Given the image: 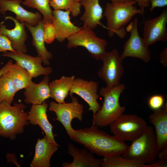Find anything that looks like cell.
Wrapping results in <instances>:
<instances>
[{
  "mask_svg": "<svg viewBox=\"0 0 167 167\" xmlns=\"http://www.w3.org/2000/svg\"><path fill=\"white\" fill-rule=\"evenodd\" d=\"M92 125L88 128L75 130L70 138L93 153L105 156L122 155L128 146L114 136L110 135Z\"/></svg>",
  "mask_w": 167,
  "mask_h": 167,
  "instance_id": "6da1fadb",
  "label": "cell"
},
{
  "mask_svg": "<svg viewBox=\"0 0 167 167\" xmlns=\"http://www.w3.org/2000/svg\"><path fill=\"white\" fill-rule=\"evenodd\" d=\"M26 106L22 103L11 104L4 101L0 103V137L14 140L22 134L29 124Z\"/></svg>",
  "mask_w": 167,
  "mask_h": 167,
  "instance_id": "7a4b0ae2",
  "label": "cell"
},
{
  "mask_svg": "<svg viewBox=\"0 0 167 167\" xmlns=\"http://www.w3.org/2000/svg\"><path fill=\"white\" fill-rule=\"evenodd\" d=\"M135 3L113 2L106 4L104 15L107 20L108 34L110 37L117 35L122 39L126 34L124 26L137 14L143 15L144 9L138 8Z\"/></svg>",
  "mask_w": 167,
  "mask_h": 167,
  "instance_id": "3957f363",
  "label": "cell"
},
{
  "mask_svg": "<svg viewBox=\"0 0 167 167\" xmlns=\"http://www.w3.org/2000/svg\"><path fill=\"white\" fill-rule=\"evenodd\" d=\"M122 84L112 87H102L99 93L104 101L100 110L93 115L92 125L103 127L109 126L124 112L125 108L119 103V99L125 89Z\"/></svg>",
  "mask_w": 167,
  "mask_h": 167,
  "instance_id": "277c9868",
  "label": "cell"
},
{
  "mask_svg": "<svg viewBox=\"0 0 167 167\" xmlns=\"http://www.w3.org/2000/svg\"><path fill=\"white\" fill-rule=\"evenodd\" d=\"M159 152L155 131L152 126H147L143 133L132 141L121 156L150 164L156 161Z\"/></svg>",
  "mask_w": 167,
  "mask_h": 167,
  "instance_id": "5b68a950",
  "label": "cell"
},
{
  "mask_svg": "<svg viewBox=\"0 0 167 167\" xmlns=\"http://www.w3.org/2000/svg\"><path fill=\"white\" fill-rule=\"evenodd\" d=\"M109 126L117 139L132 142L143 133L147 125L144 119L136 115L122 114Z\"/></svg>",
  "mask_w": 167,
  "mask_h": 167,
  "instance_id": "8992f818",
  "label": "cell"
},
{
  "mask_svg": "<svg viewBox=\"0 0 167 167\" xmlns=\"http://www.w3.org/2000/svg\"><path fill=\"white\" fill-rule=\"evenodd\" d=\"M67 39L66 46L68 49L83 47L92 58L96 60H101L106 52V41L98 37L92 29L83 26L79 31Z\"/></svg>",
  "mask_w": 167,
  "mask_h": 167,
  "instance_id": "52a82bcc",
  "label": "cell"
},
{
  "mask_svg": "<svg viewBox=\"0 0 167 167\" xmlns=\"http://www.w3.org/2000/svg\"><path fill=\"white\" fill-rule=\"evenodd\" d=\"M72 101L66 103H58L54 101L50 102L49 109L54 112L57 118L55 119L61 123L71 138L75 129L72 127L71 122L74 118L82 121L83 119L84 105L79 103L76 97L71 96Z\"/></svg>",
  "mask_w": 167,
  "mask_h": 167,
  "instance_id": "ba28073f",
  "label": "cell"
},
{
  "mask_svg": "<svg viewBox=\"0 0 167 167\" xmlns=\"http://www.w3.org/2000/svg\"><path fill=\"white\" fill-rule=\"evenodd\" d=\"M103 65L98 72V77L107 84L106 87L112 88L120 84L124 72L122 60L117 49H113L106 52L101 59Z\"/></svg>",
  "mask_w": 167,
  "mask_h": 167,
  "instance_id": "9c48e42d",
  "label": "cell"
},
{
  "mask_svg": "<svg viewBox=\"0 0 167 167\" xmlns=\"http://www.w3.org/2000/svg\"><path fill=\"white\" fill-rule=\"evenodd\" d=\"M138 24V19L135 18L127 27L126 30L130 32V35L124 44L120 57L122 61L128 57L137 58L147 63L151 59V53L144 39L139 35Z\"/></svg>",
  "mask_w": 167,
  "mask_h": 167,
  "instance_id": "30bf717a",
  "label": "cell"
},
{
  "mask_svg": "<svg viewBox=\"0 0 167 167\" xmlns=\"http://www.w3.org/2000/svg\"><path fill=\"white\" fill-rule=\"evenodd\" d=\"M98 88L97 82L77 78L75 79L69 94L71 96L75 94L81 97L88 105V110L92 111L94 115L101 107L97 101L99 97L98 94Z\"/></svg>",
  "mask_w": 167,
  "mask_h": 167,
  "instance_id": "8fae6325",
  "label": "cell"
},
{
  "mask_svg": "<svg viewBox=\"0 0 167 167\" xmlns=\"http://www.w3.org/2000/svg\"><path fill=\"white\" fill-rule=\"evenodd\" d=\"M167 9H164L159 16L144 21L143 25V38L147 45L167 40Z\"/></svg>",
  "mask_w": 167,
  "mask_h": 167,
  "instance_id": "7c38bea8",
  "label": "cell"
},
{
  "mask_svg": "<svg viewBox=\"0 0 167 167\" xmlns=\"http://www.w3.org/2000/svg\"><path fill=\"white\" fill-rule=\"evenodd\" d=\"M2 55L15 60L19 65L26 69L33 78L42 75H48L52 72V69L50 66H42V58L38 55L34 57L25 53L10 51L3 52Z\"/></svg>",
  "mask_w": 167,
  "mask_h": 167,
  "instance_id": "4fadbf2b",
  "label": "cell"
},
{
  "mask_svg": "<svg viewBox=\"0 0 167 167\" xmlns=\"http://www.w3.org/2000/svg\"><path fill=\"white\" fill-rule=\"evenodd\" d=\"M49 105L45 101L41 104L32 105L28 113L29 123L38 125L44 132L45 136L51 143L59 147L55 141L53 132V126L49 121L47 114Z\"/></svg>",
  "mask_w": 167,
  "mask_h": 167,
  "instance_id": "5bb4252c",
  "label": "cell"
},
{
  "mask_svg": "<svg viewBox=\"0 0 167 167\" xmlns=\"http://www.w3.org/2000/svg\"><path fill=\"white\" fill-rule=\"evenodd\" d=\"M5 20L10 19L13 21L14 28L10 30L6 25L0 24V33L6 36L10 40L13 49L16 52L25 53L27 51L25 42L27 38V34L25 30V22H20L16 18L11 16L5 17Z\"/></svg>",
  "mask_w": 167,
  "mask_h": 167,
  "instance_id": "9a60e30c",
  "label": "cell"
},
{
  "mask_svg": "<svg viewBox=\"0 0 167 167\" xmlns=\"http://www.w3.org/2000/svg\"><path fill=\"white\" fill-rule=\"evenodd\" d=\"M53 24L55 32V39L60 42L79 31L81 28L74 25L71 21L69 10L52 11Z\"/></svg>",
  "mask_w": 167,
  "mask_h": 167,
  "instance_id": "2e32d148",
  "label": "cell"
},
{
  "mask_svg": "<svg viewBox=\"0 0 167 167\" xmlns=\"http://www.w3.org/2000/svg\"><path fill=\"white\" fill-rule=\"evenodd\" d=\"M21 0H0V12L5 15L8 11L16 15V18L20 22H25L34 26L42 20L41 15L38 12L33 13L25 10L20 5Z\"/></svg>",
  "mask_w": 167,
  "mask_h": 167,
  "instance_id": "e0dca14e",
  "label": "cell"
},
{
  "mask_svg": "<svg viewBox=\"0 0 167 167\" xmlns=\"http://www.w3.org/2000/svg\"><path fill=\"white\" fill-rule=\"evenodd\" d=\"M68 152L73 157L72 162H64L63 167H99L102 159L96 158L93 153L86 149H79L71 143L68 145Z\"/></svg>",
  "mask_w": 167,
  "mask_h": 167,
  "instance_id": "ac0fdd59",
  "label": "cell"
},
{
  "mask_svg": "<svg viewBox=\"0 0 167 167\" xmlns=\"http://www.w3.org/2000/svg\"><path fill=\"white\" fill-rule=\"evenodd\" d=\"M49 80L48 75H46L39 83L31 81L23 92L24 102L27 104L40 105L50 97Z\"/></svg>",
  "mask_w": 167,
  "mask_h": 167,
  "instance_id": "d6986e66",
  "label": "cell"
},
{
  "mask_svg": "<svg viewBox=\"0 0 167 167\" xmlns=\"http://www.w3.org/2000/svg\"><path fill=\"white\" fill-rule=\"evenodd\" d=\"M154 126L159 151L167 147V104L161 108L154 110L149 117Z\"/></svg>",
  "mask_w": 167,
  "mask_h": 167,
  "instance_id": "ffe728a7",
  "label": "cell"
},
{
  "mask_svg": "<svg viewBox=\"0 0 167 167\" xmlns=\"http://www.w3.org/2000/svg\"><path fill=\"white\" fill-rule=\"evenodd\" d=\"M57 146L50 143L45 136L37 139L31 167H50L51 157L58 149Z\"/></svg>",
  "mask_w": 167,
  "mask_h": 167,
  "instance_id": "44dd1931",
  "label": "cell"
},
{
  "mask_svg": "<svg viewBox=\"0 0 167 167\" xmlns=\"http://www.w3.org/2000/svg\"><path fill=\"white\" fill-rule=\"evenodd\" d=\"M99 2V0H81L80 2L85 9L80 18L83 22V26L93 29L98 25L103 26L101 22L103 16V9Z\"/></svg>",
  "mask_w": 167,
  "mask_h": 167,
  "instance_id": "7402d4cb",
  "label": "cell"
},
{
  "mask_svg": "<svg viewBox=\"0 0 167 167\" xmlns=\"http://www.w3.org/2000/svg\"><path fill=\"white\" fill-rule=\"evenodd\" d=\"M25 26L29 31L32 37V45L35 47L38 56L41 57L43 63L45 66H49L53 55L48 51L45 47L44 37L43 23L42 20L37 25L33 26L25 22Z\"/></svg>",
  "mask_w": 167,
  "mask_h": 167,
  "instance_id": "603a6c76",
  "label": "cell"
},
{
  "mask_svg": "<svg viewBox=\"0 0 167 167\" xmlns=\"http://www.w3.org/2000/svg\"><path fill=\"white\" fill-rule=\"evenodd\" d=\"M75 78L74 75L63 76L49 83L50 97L57 103L65 102V100L69 94Z\"/></svg>",
  "mask_w": 167,
  "mask_h": 167,
  "instance_id": "cb8c5ba5",
  "label": "cell"
},
{
  "mask_svg": "<svg viewBox=\"0 0 167 167\" xmlns=\"http://www.w3.org/2000/svg\"><path fill=\"white\" fill-rule=\"evenodd\" d=\"M101 167H156L154 164H147L136 160L122 157L121 155L104 157Z\"/></svg>",
  "mask_w": 167,
  "mask_h": 167,
  "instance_id": "d4e9b609",
  "label": "cell"
},
{
  "mask_svg": "<svg viewBox=\"0 0 167 167\" xmlns=\"http://www.w3.org/2000/svg\"><path fill=\"white\" fill-rule=\"evenodd\" d=\"M8 72L17 92L26 88L32 81V76L16 62L12 64Z\"/></svg>",
  "mask_w": 167,
  "mask_h": 167,
  "instance_id": "484cf974",
  "label": "cell"
},
{
  "mask_svg": "<svg viewBox=\"0 0 167 167\" xmlns=\"http://www.w3.org/2000/svg\"><path fill=\"white\" fill-rule=\"evenodd\" d=\"M17 92L8 71L0 78V103L6 101L11 104Z\"/></svg>",
  "mask_w": 167,
  "mask_h": 167,
  "instance_id": "4316f807",
  "label": "cell"
},
{
  "mask_svg": "<svg viewBox=\"0 0 167 167\" xmlns=\"http://www.w3.org/2000/svg\"><path fill=\"white\" fill-rule=\"evenodd\" d=\"M51 0H26L22 2L23 5L28 7L38 10L42 15L43 23H52L53 15L49 6Z\"/></svg>",
  "mask_w": 167,
  "mask_h": 167,
  "instance_id": "83f0119b",
  "label": "cell"
},
{
  "mask_svg": "<svg viewBox=\"0 0 167 167\" xmlns=\"http://www.w3.org/2000/svg\"><path fill=\"white\" fill-rule=\"evenodd\" d=\"M49 6L54 10H69L73 17L77 16L81 12L80 2L73 0H51Z\"/></svg>",
  "mask_w": 167,
  "mask_h": 167,
  "instance_id": "f1b7e54d",
  "label": "cell"
},
{
  "mask_svg": "<svg viewBox=\"0 0 167 167\" xmlns=\"http://www.w3.org/2000/svg\"><path fill=\"white\" fill-rule=\"evenodd\" d=\"M44 37L45 42L47 44L52 43L55 39V32L52 23H43Z\"/></svg>",
  "mask_w": 167,
  "mask_h": 167,
  "instance_id": "f546056e",
  "label": "cell"
},
{
  "mask_svg": "<svg viewBox=\"0 0 167 167\" xmlns=\"http://www.w3.org/2000/svg\"><path fill=\"white\" fill-rule=\"evenodd\" d=\"M164 98L161 95H154L148 99V104L149 108L153 111L159 109L164 104Z\"/></svg>",
  "mask_w": 167,
  "mask_h": 167,
  "instance_id": "4dcf8cb0",
  "label": "cell"
},
{
  "mask_svg": "<svg viewBox=\"0 0 167 167\" xmlns=\"http://www.w3.org/2000/svg\"><path fill=\"white\" fill-rule=\"evenodd\" d=\"M7 51L16 52L13 48L9 39L0 32V52Z\"/></svg>",
  "mask_w": 167,
  "mask_h": 167,
  "instance_id": "1f68e13d",
  "label": "cell"
},
{
  "mask_svg": "<svg viewBox=\"0 0 167 167\" xmlns=\"http://www.w3.org/2000/svg\"><path fill=\"white\" fill-rule=\"evenodd\" d=\"M157 157L158 160L153 163L156 165L157 167H167V147L159 151Z\"/></svg>",
  "mask_w": 167,
  "mask_h": 167,
  "instance_id": "d6a6232c",
  "label": "cell"
},
{
  "mask_svg": "<svg viewBox=\"0 0 167 167\" xmlns=\"http://www.w3.org/2000/svg\"><path fill=\"white\" fill-rule=\"evenodd\" d=\"M151 5L150 10L152 11L156 7H161L167 6V0H149Z\"/></svg>",
  "mask_w": 167,
  "mask_h": 167,
  "instance_id": "836d02e7",
  "label": "cell"
},
{
  "mask_svg": "<svg viewBox=\"0 0 167 167\" xmlns=\"http://www.w3.org/2000/svg\"><path fill=\"white\" fill-rule=\"evenodd\" d=\"M160 62L163 66H167V48L166 47L162 51L160 55Z\"/></svg>",
  "mask_w": 167,
  "mask_h": 167,
  "instance_id": "e575fe53",
  "label": "cell"
},
{
  "mask_svg": "<svg viewBox=\"0 0 167 167\" xmlns=\"http://www.w3.org/2000/svg\"><path fill=\"white\" fill-rule=\"evenodd\" d=\"M12 63V60L10 59L0 69V78L2 75L10 70Z\"/></svg>",
  "mask_w": 167,
  "mask_h": 167,
  "instance_id": "d590c367",
  "label": "cell"
},
{
  "mask_svg": "<svg viewBox=\"0 0 167 167\" xmlns=\"http://www.w3.org/2000/svg\"><path fill=\"white\" fill-rule=\"evenodd\" d=\"M137 3L140 8L144 9L150 6L149 0H135Z\"/></svg>",
  "mask_w": 167,
  "mask_h": 167,
  "instance_id": "8d00e7d4",
  "label": "cell"
},
{
  "mask_svg": "<svg viewBox=\"0 0 167 167\" xmlns=\"http://www.w3.org/2000/svg\"><path fill=\"white\" fill-rule=\"evenodd\" d=\"M112 2L121 3H136L135 0H110Z\"/></svg>",
  "mask_w": 167,
  "mask_h": 167,
  "instance_id": "74e56055",
  "label": "cell"
},
{
  "mask_svg": "<svg viewBox=\"0 0 167 167\" xmlns=\"http://www.w3.org/2000/svg\"><path fill=\"white\" fill-rule=\"evenodd\" d=\"M75 2H80L81 0H73Z\"/></svg>",
  "mask_w": 167,
  "mask_h": 167,
  "instance_id": "f35d334b",
  "label": "cell"
},
{
  "mask_svg": "<svg viewBox=\"0 0 167 167\" xmlns=\"http://www.w3.org/2000/svg\"><path fill=\"white\" fill-rule=\"evenodd\" d=\"M1 64V63H0V64Z\"/></svg>",
  "mask_w": 167,
  "mask_h": 167,
  "instance_id": "ab89813d",
  "label": "cell"
},
{
  "mask_svg": "<svg viewBox=\"0 0 167 167\" xmlns=\"http://www.w3.org/2000/svg\"></svg>",
  "mask_w": 167,
  "mask_h": 167,
  "instance_id": "60d3db41",
  "label": "cell"
}]
</instances>
